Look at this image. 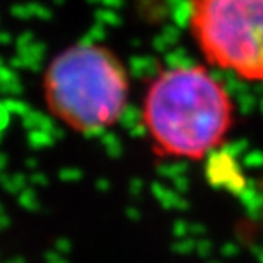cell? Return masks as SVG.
I'll return each instance as SVG.
<instances>
[{
	"instance_id": "cell-3",
	"label": "cell",
	"mask_w": 263,
	"mask_h": 263,
	"mask_svg": "<svg viewBox=\"0 0 263 263\" xmlns=\"http://www.w3.org/2000/svg\"><path fill=\"white\" fill-rule=\"evenodd\" d=\"M186 19L209 67L263 82V0H188Z\"/></svg>"
},
{
	"instance_id": "cell-1",
	"label": "cell",
	"mask_w": 263,
	"mask_h": 263,
	"mask_svg": "<svg viewBox=\"0 0 263 263\" xmlns=\"http://www.w3.org/2000/svg\"><path fill=\"white\" fill-rule=\"evenodd\" d=\"M229 89L205 65H175L151 82L142 122L156 156L202 161L228 142L236 125Z\"/></svg>"
},
{
	"instance_id": "cell-2",
	"label": "cell",
	"mask_w": 263,
	"mask_h": 263,
	"mask_svg": "<svg viewBox=\"0 0 263 263\" xmlns=\"http://www.w3.org/2000/svg\"><path fill=\"white\" fill-rule=\"evenodd\" d=\"M43 94L50 113L65 127L96 134L125 113L130 79L123 62L106 46L73 45L46 67Z\"/></svg>"
}]
</instances>
